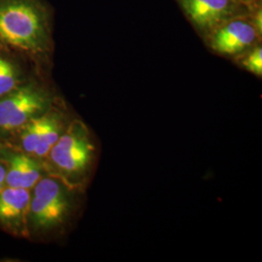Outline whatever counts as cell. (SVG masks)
Instances as JSON below:
<instances>
[{"mask_svg": "<svg viewBox=\"0 0 262 262\" xmlns=\"http://www.w3.org/2000/svg\"><path fill=\"white\" fill-rule=\"evenodd\" d=\"M50 17L39 0H0V46L28 56L51 50Z\"/></svg>", "mask_w": 262, "mask_h": 262, "instance_id": "6da1fadb", "label": "cell"}, {"mask_svg": "<svg viewBox=\"0 0 262 262\" xmlns=\"http://www.w3.org/2000/svg\"><path fill=\"white\" fill-rule=\"evenodd\" d=\"M244 67L253 74L261 77L262 75V49L256 46L250 51L242 60Z\"/></svg>", "mask_w": 262, "mask_h": 262, "instance_id": "8fae6325", "label": "cell"}, {"mask_svg": "<svg viewBox=\"0 0 262 262\" xmlns=\"http://www.w3.org/2000/svg\"><path fill=\"white\" fill-rule=\"evenodd\" d=\"M66 115L54 105L27 123L7 141L29 156L44 161L68 124Z\"/></svg>", "mask_w": 262, "mask_h": 262, "instance_id": "5b68a950", "label": "cell"}, {"mask_svg": "<svg viewBox=\"0 0 262 262\" xmlns=\"http://www.w3.org/2000/svg\"><path fill=\"white\" fill-rule=\"evenodd\" d=\"M57 177L43 176L30 189L28 237L43 236L63 227L76 206V191Z\"/></svg>", "mask_w": 262, "mask_h": 262, "instance_id": "3957f363", "label": "cell"}, {"mask_svg": "<svg viewBox=\"0 0 262 262\" xmlns=\"http://www.w3.org/2000/svg\"><path fill=\"white\" fill-rule=\"evenodd\" d=\"M95 158V145L88 126L80 120L68 122L43 163L48 175L80 188L86 181Z\"/></svg>", "mask_w": 262, "mask_h": 262, "instance_id": "7a4b0ae2", "label": "cell"}, {"mask_svg": "<svg viewBox=\"0 0 262 262\" xmlns=\"http://www.w3.org/2000/svg\"><path fill=\"white\" fill-rule=\"evenodd\" d=\"M235 1H237V2H239V3H241V4H244V5H246V6H248V7H252L253 5V3L256 1V0H235Z\"/></svg>", "mask_w": 262, "mask_h": 262, "instance_id": "4fadbf2b", "label": "cell"}, {"mask_svg": "<svg viewBox=\"0 0 262 262\" xmlns=\"http://www.w3.org/2000/svg\"><path fill=\"white\" fill-rule=\"evenodd\" d=\"M5 177H6V170L4 167V164L0 161V191L6 187Z\"/></svg>", "mask_w": 262, "mask_h": 262, "instance_id": "7c38bea8", "label": "cell"}, {"mask_svg": "<svg viewBox=\"0 0 262 262\" xmlns=\"http://www.w3.org/2000/svg\"><path fill=\"white\" fill-rule=\"evenodd\" d=\"M28 80L19 61L8 54L0 51V97L9 94Z\"/></svg>", "mask_w": 262, "mask_h": 262, "instance_id": "30bf717a", "label": "cell"}, {"mask_svg": "<svg viewBox=\"0 0 262 262\" xmlns=\"http://www.w3.org/2000/svg\"><path fill=\"white\" fill-rule=\"evenodd\" d=\"M30 189L6 187L0 191V228L7 233L29 238L28 230Z\"/></svg>", "mask_w": 262, "mask_h": 262, "instance_id": "9c48e42d", "label": "cell"}, {"mask_svg": "<svg viewBox=\"0 0 262 262\" xmlns=\"http://www.w3.org/2000/svg\"><path fill=\"white\" fill-rule=\"evenodd\" d=\"M260 34L251 18L240 16L214 29L206 38L209 46L224 56H239L255 46Z\"/></svg>", "mask_w": 262, "mask_h": 262, "instance_id": "52a82bcc", "label": "cell"}, {"mask_svg": "<svg viewBox=\"0 0 262 262\" xmlns=\"http://www.w3.org/2000/svg\"><path fill=\"white\" fill-rule=\"evenodd\" d=\"M55 105L43 85L28 79L9 94L0 97V140H8L33 119Z\"/></svg>", "mask_w": 262, "mask_h": 262, "instance_id": "277c9868", "label": "cell"}, {"mask_svg": "<svg viewBox=\"0 0 262 262\" xmlns=\"http://www.w3.org/2000/svg\"><path fill=\"white\" fill-rule=\"evenodd\" d=\"M187 19L205 37L229 19L246 16L250 7L235 0H178Z\"/></svg>", "mask_w": 262, "mask_h": 262, "instance_id": "8992f818", "label": "cell"}, {"mask_svg": "<svg viewBox=\"0 0 262 262\" xmlns=\"http://www.w3.org/2000/svg\"><path fill=\"white\" fill-rule=\"evenodd\" d=\"M0 161L6 170V187L31 189L47 174L43 161L7 141L0 140Z\"/></svg>", "mask_w": 262, "mask_h": 262, "instance_id": "ba28073f", "label": "cell"}]
</instances>
